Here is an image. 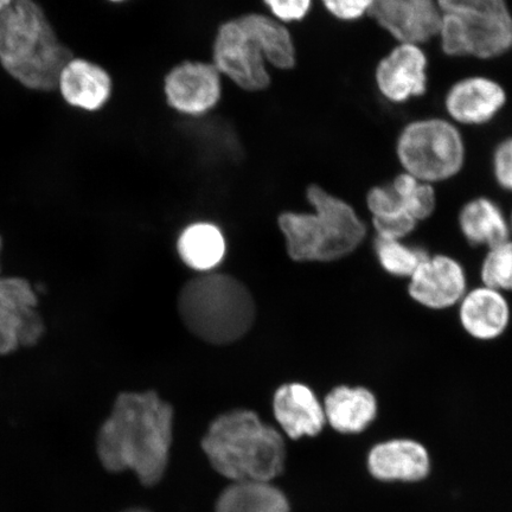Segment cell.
Returning <instances> with one entry per match:
<instances>
[{"instance_id":"4","label":"cell","mask_w":512,"mask_h":512,"mask_svg":"<svg viewBox=\"0 0 512 512\" xmlns=\"http://www.w3.org/2000/svg\"><path fill=\"white\" fill-rule=\"evenodd\" d=\"M306 200L311 211H284L278 216L293 261H337L361 247L368 228L350 203L318 184L307 187Z\"/></svg>"},{"instance_id":"17","label":"cell","mask_w":512,"mask_h":512,"mask_svg":"<svg viewBox=\"0 0 512 512\" xmlns=\"http://www.w3.org/2000/svg\"><path fill=\"white\" fill-rule=\"evenodd\" d=\"M273 413L291 439L316 437L326 424L323 403L304 383H285L275 390Z\"/></svg>"},{"instance_id":"19","label":"cell","mask_w":512,"mask_h":512,"mask_svg":"<svg viewBox=\"0 0 512 512\" xmlns=\"http://www.w3.org/2000/svg\"><path fill=\"white\" fill-rule=\"evenodd\" d=\"M371 475L381 480L416 482L430 471L426 448L414 440L394 439L376 445L369 454Z\"/></svg>"},{"instance_id":"13","label":"cell","mask_w":512,"mask_h":512,"mask_svg":"<svg viewBox=\"0 0 512 512\" xmlns=\"http://www.w3.org/2000/svg\"><path fill=\"white\" fill-rule=\"evenodd\" d=\"M369 16L398 43L421 47L437 38L441 24L437 0H375Z\"/></svg>"},{"instance_id":"34","label":"cell","mask_w":512,"mask_h":512,"mask_svg":"<svg viewBox=\"0 0 512 512\" xmlns=\"http://www.w3.org/2000/svg\"><path fill=\"white\" fill-rule=\"evenodd\" d=\"M0 249H2V238H0Z\"/></svg>"},{"instance_id":"1","label":"cell","mask_w":512,"mask_h":512,"mask_svg":"<svg viewBox=\"0 0 512 512\" xmlns=\"http://www.w3.org/2000/svg\"><path fill=\"white\" fill-rule=\"evenodd\" d=\"M174 407L155 392H123L100 427L96 450L105 469L131 470L140 482L156 485L168 467Z\"/></svg>"},{"instance_id":"33","label":"cell","mask_w":512,"mask_h":512,"mask_svg":"<svg viewBox=\"0 0 512 512\" xmlns=\"http://www.w3.org/2000/svg\"><path fill=\"white\" fill-rule=\"evenodd\" d=\"M509 223H510V233H511V238H512V211H511V214L509 216Z\"/></svg>"},{"instance_id":"9","label":"cell","mask_w":512,"mask_h":512,"mask_svg":"<svg viewBox=\"0 0 512 512\" xmlns=\"http://www.w3.org/2000/svg\"><path fill=\"white\" fill-rule=\"evenodd\" d=\"M166 105L183 117L203 118L215 111L223 96V78L213 63L184 60L163 79Z\"/></svg>"},{"instance_id":"31","label":"cell","mask_w":512,"mask_h":512,"mask_svg":"<svg viewBox=\"0 0 512 512\" xmlns=\"http://www.w3.org/2000/svg\"><path fill=\"white\" fill-rule=\"evenodd\" d=\"M107 2H110L112 4H123L128 2V0H107Z\"/></svg>"},{"instance_id":"22","label":"cell","mask_w":512,"mask_h":512,"mask_svg":"<svg viewBox=\"0 0 512 512\" xmlns=\"http://www.w3.org/2000/svg\"><path fill=\"white\" fill-rule=\"evenodd\" d=\"M227 245L221 229L210 222H196L183 229L177 240V252L185 265L206 273L223 260Z\"/></svg>"},{"instance_id":"15","label":"cell","mask_w":512,"mask_h":512,"mask_svg":"<svg viewBox=\"0 0 512 512\" xmlns=\"http://www.w3.org/2000/svg\"><path fill=\"white\" fill-rule=\"evenodd\" d=\"M56 91L75 110L96 113L104 110L111 101L114 81L101 64L83 57H73L62 68Z\"/></svg>"},{"instance_id":"7","label":"cell","mask_w":512,"mask_h":512,"mask_svg":"<svg viewBox=\"0 0 512 512\" xmlns=\"http://www.w3.org/2000/svg\"><path fill=\"white\" fill-rule=\"evenodd\" d=\"M395 152L403 172L432 185L457 177L466 162L463 134L444 118L408 123L396 139Z\"/></svg>"},{"instance_id":"14","label":"cell","mask_w":512,"mask_h":512,"mask_svg":"<svg viewBox=\"0 0 512 512\" xmlns=\"http://www.w3.org/2000/svg\"><path fill=\"white\" fill-rule=\"evenodd\" d=\"M508 94L495 79L471 75L454 82L445 95V111L452 123L483 126L491 123L507 105Z\"/></svg>"},{"instance_id":"27","label":"cell","mask_w":512,"mask_h":512,"mask_svg":"<svg viewBox=\"0 0 512 512\" xmlns=\"http://www.w3.org/2000/svg\"><path fill=\"white\" fill-rule=\"evenodd\" d=\"M267 14L285 25L304 22L311 14L315 0H262Z\"/></svg>"},{"instance_id":"28","label":"cell","mask_w":512,"mask_h":512,"mask_svg":"<svg viewBox=\"0 0 512 512\" xmlns=\"http://www.w3.org/2000/svg\"><path fill=\"white\" fill-rule=\"evenodd\" d=\"M491 169L498 187L512 192V136L502 139L495 146Z\"/></svg>"},{"instance_id":"26","label":"cell","mask_w":512,"mask_h":512,"mask_svg":"<svg viewBox=\"0 0 512 512\" xmlns=\"http://www.w3.org/2000/svg\"><path fill=\"white\" fill-rule=\"evenodd\" d=\"M482 284L512 293V238L486 251L480 265Z\"/></svg>"},{"instance_id":"20","label":"cell","mask_w":512,"mask_h":512,"mask_svg":"<svg viewBox=\"0 0 512 512\" xmlns=\"http://www.w3.org/2000/svg\"><path fill=\"white\" fill-rule=\"evenodd\" d=\"M458 226L471 246L486 251L511 238L509 217L496 201L485 196L464 204L459 211Z\"/></svg>"},{"instance_id":"29","label":"cell","mask_w":512,"mask_h":512,"mask_svg":"<svg viewBox=\"0 0 512 512\" xmlns=\"http://www.w3.org/2000/svg\"><path fill=\"white\" fill-rule=\"evenodd\" d=\"M331 17L344 23L360 21L369 16L375 0H320Z\"/></svg>"},{"instance_id":"24","label":"cell","mask_w":512,"mask_h":512,"mask_svg":"<svg viewBox=\"0 0 512 512\" xmlns=\"http://www.w3.org/2000/svg\"><path fill=\"white\" fill-rule=\"evenodd\" d=\"M374 251L382 270L392 277L409 279L427 256L424 249L406 240L377 239Z\"/></svg>"},{"instance_id":"18","label":"cell","mask_w":512,"mask_h":512,"mask_svg":"<svg viewBox=\"0 0 512 512\" xmlns=\"http://www.w3.org/2000/svg\"><path fill=\"white\" fill-rule=\"evenodd\" d=\"M325 420L339 433L357 434L368 428L379 412L376 395L367 387L341 384L325 396Z\"/></svg>"},{"instance_id":"6","label":"cell","mask_w":512,"mask_h":512,"mask_svg":"<svg viewBox=\"0 0 512 512\" xmlns=\"http://www.w3.org/2000/svg\"><path fill=\"white\" fill-rule=\"evenodd\" d=\"M437 38L450 57L495 60L512 50V12L507 0H437Z\"/></svg>"},{"instance_id":"11","label":"cell","mask_w":512,"mask_h":512,"mask_svg":"<svg viewBox=\"0 0 512 512\" xmlns=\"http://www.w3.org/2000/svg\"><path fill=\"white\" fill-rule=\"evenodd\" d=\"M469 291L464 265L447 254H427L408 279V294L425 309L444 311L458 306Z\"/></svg>"},{"instance_id":"30","label":"cell","mask_w":512,"mask_h":512,"mask_svg":"<svg viewBox=\"0 0 512 512\" xmlns=\"http://www.w3.org/2000/svg\"><path fill=\"white\" fill-rule=\"evenodd\" d=\"M14 0H0V12L8 8Z\"/></svg>"},{"instance_id":"32","label":"cell","mask_w":512,"mask_h":512,"mask_svg":"<svg viewBox=\"0 0 512 512\" xmlns=\"http://www.w3.org/2000/svg\"><path fill=\"white\" fill-rule=\"evenodd\" d=\"M125 512H149V511H146V510H143V509H131V510H127Z\"/></svg>"},{"instance_id":"25","label":"cell","mask_w":512,"mask_h":512,"mask_svg":"<svg viewBox=\"0 0 512 512\" xmlns=\"http://www.w3.org/2000/svg\"><path fill=\"white\" fill-rule=\"evenodd\" d=\"M390 184L399 196L403 209L416 222L430 219L437 209L434 185L419 181L406 172L396 176Z\"/></svg>"},{"instance_id":"16","label":"cell","mask_w":512,"mask_h":512,"mask_svg":"<svg viewBox=\"0 0 512 512\" xmlns=\"http://www.w3.org/2000/svg\"><path fill=\"white\" fill-rule=\"evenodd\" d=\"M463 330L479 342H494L507 332L511 307L505 293L489 286L469 288L458 304Z\"/></svg>"},{"instance_id":"8","label":"cell","mask_w":512,"mask_h":512,"mask_svg":"<svg viewBox=\"0 0 512 512\" xmlns=\"http://www.w3.org/2000/svg\"><path fill=\"white\" fill-rule=\"evenodd\" d=\"M210 62L223 79L243 92L261 93L272 85L264 49L240 16L227 19L216 29Z\"/></svg>"},{"instance_id":"5","label":"cell","mask_w":512,"mask_h":512,"mask_svg":"<svg viewBox=\"0 0 512 512\" xmlns=\"http://www.w3.org/2000/svg\"><path fill=\"white\" fill-rule=\"evenodd\" d=\"M177 307L191 334L214 345L240 341L256 318L251 291L224 273L206 272L188 280L179 291Z\"/></svg>"},{"instance_id":"23","label":"cell","mask_w":512,"mask_h":512,"mask_svg":"<svg viewBox=\"0 0 512 512\" xmlns=\"http://www.w3.org/2000/svg\"><path fill=\"white\" fill-rule=\"evenodd\" d=\"M216 512H290V504L271 482H234L222 492Z\"/></svg>"},{"instance_id":"21","label":"cell","mask_w":512,"mask_h":512,"mask_svg":"<svg viewBox=\"0 0 512 512\" xmlns=\"http://www.w3.org/2000/svg\"><path fill=\"white\" fill-rule=\"evenodd\" d=\"M240 18L264 49L265 59L271 69L288 72L296 68L297 46L287 25L264 12H247L240 15Z\"/></svg>"},{"instance_id":"12","label":"cell","mask_w":512,"mask_h":512,"mask_svg":"<svg viewBox=\"0 0 512 512\" xmlns=\"http://www.w3.org/2000/svg\"><path fill=\"white\" fill-rule=\"evenodd\" d=\"M430 61L421 46L398 43L375 68V85L390 104L403 105L427 93Z\"/></svg>"},{"instance_id":"3","label":"cell","mask_w":512,"mask_h":512,"mask_svg":"<svg viewBox=\"0 0 512 512\" xmlns=\"http://www.w3.org/2000/svg\"><path fill=\"white\" fill-rule=\"evenodd\" d=\"M202 448L214 469L233 482H272L284 471L283 435L249 409L217 416Z\"/></svg>"},{"instance_id":"10","label":"cell","mask_w":512,"mask_h":512,"mask_svg":"<svg viewBox=\"0 0 512 512\" xmlns=\"http://www.w3.org/2000/svg\"><path fill=\"white\" fill-rule=\"evenodd\" d=\"M37 307L36 292L28 280L0 278V356L41 341L46 326Z\"/></svg>"},{"instance_id":"2","label":"cell","mask_w":512,"mask_h":512,"mask_svg":"<svg viewBox=\"0 0 512 512\" xmlns=\"http://www.w3.org/2000/svg\"><path fill=\"white\" fill-rule=\"evenodd\" d=\"M74 55L35 0H14L0 12V67L32 92L50 93Z\"/></svg>"}]
</instances>
